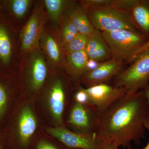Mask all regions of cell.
I'll return each mask as SVG.
<instances>
[{
  "instance_id": "cell-10",
  "label": "cell",
  "mask_w": 149,
  "mask_h": 149,
  "mask_svg": "<svg viewBox=\"0 0 149 149\" xmlns=\"http://www.w3.org/2000/svg\"><path fill=\"white\" fill-rule=\"evenodd\" d=\"M29 81L35 91L42 87L47 74V67L44 53L39 48L33 51L28 63Z\"/></svg>"
},
{
  "instance_id": "cell-9",
  "label": "cell",
  "mask_w": 149,
  "mask_h": 149,
  "mask_svg": "<svg viewBox=\"0 0 149 149\" xmlns=\"http://www.w3.org/2000/svg\"><path fill=\"white\" fill-rule=\"evenodd\" d=\"M123 66V62L111 58L102 63L96 69L87 72L83 77L86 88L108 83L119 74Z\"/></svg>"
},
{
  "instance_id": "cell-1",
  "label": "cell",
  "mask_w": 149,
  "mask_h": 149,
  "mask_svg": "<svg viewBox=\"0 0 149 149\" xmlns=\"http://www.w3.org/2000/svg\"><path fill=\"white\" fill-rule=\"evenodd\" d=\"M149 119V103L143 91L128 93L101 114L97 136L102 143H111L130 148L145 137Z\"/></svg>"
},
{
  "instance_id": "cell-14",
  "label": "cell",
  "mask_w": 149,
  "mask_h": 149,
  "mask_svg": "<svg viewBox=\"0 0 149 149\" xmlns=\"http://www.w3.org/2000/svg\"><path fill=\"white\" fill-rule=\"evenodd\" d=\"M131 15L137 30L149 40V0H137L131 10Z\"/></svg>"
},
{
  "instance_id": "cell-26",
  "label": "cell",
  "mask_w": 149,
  "mask_h": 149,
  "mask_svg": "<svg viewBox=\"0 0 149 149\" xmlns=\"http://www.w3.org/2000/svg\"><path fill=\"white\" fill-rule=\"evenodd\" d=\"M74 98L75 102L91 107L89 96L84 90V88L82 87L80 88L79 91H77L74 95Z\"/></svg>"
},
{
  "instance_id": "cell-29",
  "label": "cell",
  "mask_w": 149,
  "mask_h": 149,
  "mask_svg": "<svg viewBox=\"0 0 149 149\" xmlns=\"http://www.w3.org/2000/svg\"><path fill=\"white\" fill-rule=\"evenodd\" d=\"M36 149H58L46 141H40L37 144Z\"/></svg>"
},
{
  "instance_id": "cell-5",
  "label": "cell",
  "mask_w": 149,
  "mask_h": 149,
  "mask_svg": "<svg viewBox=\"0 0 149 149\" xmlns=\"http://www.w3.org/2000/svg\"><path fill=\"white\" fill-rule=\"evenodd\" d=\"M47 132L65 146L75 149H101L103 143L96 133L87 134L71 131L63 126L47 128Z\"/></svg>"
},
{
  "instance_id": "cell-31",
  "label": "cell",
  "mask_w": 149,
  "mask_h": 149,
  "mask_svg": "<svg viewBox=\"0 0 149 149\" xmlns=\"http://www.w3.org/2000/svg\"><path fill=\"white\" fill-rule=\"evenodd\" d=\"M143 91L145 97L146 98L147 101L149 103V84L147 85L146 88H144Z\"/></svg>"
},
{
  "instance_id": "cell-8",
  "label": "cell",
  "mask_w": 149,
  "mask_h": 149,
  "mask_svg": "<svg viewBox=\"0 0 149 149\" xmlns=\"http://www.w3.org/2000/svg\"><path fill=\"white\" fill-rule=\"evenodd\" d=\"M45 19L41 8L37 6L22 31L21 49L22 52H32L39 48L40 39L44 31Z\"/></svg>"
},
{
  "instance_id": "cell-21",
  "label": "cell",
  "mask_w": 149,
  "mask_h": 149,
  "mask_svg": "<svg viewBox=\"0 0 149 149\" xmlns=\"http://www.w3.org/2000/svg\"><path fill=\"white\" fill-rule=\"evenodd\" d=\"M44 1L51 18L54 21L57 20L61 15L66 1L63 0H45Z\"/></svg>"
},
{
  "instance_id": "cell-33",
  "label": "cell",
  "mask_w": 149,
  "mask_h": 149,
  "mask_svg": "<svg viewBox=\"0 0 149 149\" xmlns=\"http://www.w3.org/2000/svg\"><path fill=\"white\" fill-rule=\"evenodd\" d=\"M0 149H1V146H0Z\"/></svg>"
},
{
  "instance_id": "cell-23",
  "label": "cell",
  "mask_w": 149,
  "mask_h": 149,
  "mask_svg": "<svg viewBox=\"0 0 149 149\" xmlns=\"http://www.w3.org/2000/svg\"><path fill=\"white\" fill-rule=\"evenodd\" d=\"M136 1L137 0H112L111 6L131 12Z\"/></svg>"
},
{
  "instance_id": "cell-2",
  "label": "cell",
  "mask_w": 149,
  "mask_h": 149,
  "mask_svg": "<svg viewBox=\"0 0 149 149\" xmlns=\"http://www.w3.org/2000/svg\"><path fill=\"white\" fill-rule=\"evenodd\" d=\"M86 8L95 29L101 32L127 29L141 35L135 26L130 11L112 6Z\"/></svg>"
},
{
  "instance_id": "cell-32",
  "label": "cell",
  "mask_w": 149,
  "mask_h": 149,
  "mask_svg": "<svg viewBox=\"0 0 149 149\" xmlns=\"http://www.w3.org/2000/svg\"><path fill=\"white\" fill-rule=\"evenodd\" d=\"M145 126H146V129L147 130H148V131L149 133V119H148V120H147L146 122V124H145ZM128 149H132L131 148H128ZM141 149H149V140L148 143V144L145 148H143Z\"/></svg>"
},
{
  "instance_id": "cell-24",
  "label": "cell",
  "mask_w": 149,
  "mask_h": 149,
  "mask_svg": "<svg viewBox=\"0 0 149 149\" xmlns=\"http://www.w3.org/2000/svg\"><path fill=\"white\" fill-rule=\"evenodd\" d=\"M82 6L86 8L111 6L112 0H84L81 1Z\"/></svg>"
},
{
  "instance_id": "cell-20",
  "label": "cell",
  "mask_w": 149,
  "mask_h": 149,
  "mask_svg": "<svg viewBox=\"0 0 149 149\" xmlns=\"http://www.w3.org/2000/svg\"><path fill=\"white\" fill-rule=\"evenodd\" d=\"M90 36L79 34L72 41L63 47L66 54L85 50Z\"/></svg>"
},
{
  "instance_id": "cell-4",
  "label": "cell",
  "mask_w": 149,
  "mask_h": 149,
  "mask_svg": "<svg viewBox=\"0 0 149 149\" xmlns=\"http://www.w3.org/2000/svg\"><path fill=\"white\" fill-rule=\"evenodd\" d=\"M113 87L123 88L128 93L142 91L149 84V52L142 54L128 68L113 79Z\"/></svg>"
},
{
  "instance_id": "cell-12",
  "label": "cell",
  "mask_w": 149,
  "mask_h": 149,
  "mask_svg": "<svg viewBox=\"0 0 149 149\" xmlns=\"http://www.w3.org/2000/svg\"><path fill=\"white\" fill-rule=\"evenodd\" d=\"M85 51L88 58L100 62H104L112 58L109 48L102 32L97 29L90 35Z\"/></svg>"
},
{
  "instance_id": "cell-11",
  "label": "cell",
  "mask_w": 149,
  "mask_h": 149,
  "mask_svg": "<svg viewBox=\"0 0 149 149\" xmlns=\"http://www.w3.org/2000/svg\"><path fill=\"white\" fill-rule=\"evenodd\" d=\"M65 93L63 82L57 79L51 83L48 91L49 107L54 119L58 124H63V117L65 103Z\"/></svg>"
},
{
  "instance_id": "cell-18",
  "label": "cell",
  "mask_w": 149,
  "mask_h": 149,
  "mask_svg": "<svg viewBox=\"0 0 149 149\" xmlns=\"http://www.w3.org/2000/svg\"><path fill=\"white\" fill-rule=\"evenodd\" d=\"M12 46L6 29L0 25V58L3 63L7 64L10 60Z\"/></svg>"
},
{
  "instance_id": "cell-30",
  "label": "cell",
  "mask_w": 149,
  "mask_h": 149,
  "mask_svg": "<svg viewBox=\"0 0 149 149\" xmlns=\"http://www.w3.org/2000/svg\"><path fill=\"white\" fill-rule=\"evenodd\" d=\"M118 146L113 143H103L101 149H118Z\"/></svg>"
},
{
  "instance_id": "cell-15",
  "label": "cell",
  "mask_w": 149,
  "mask_h": 149,
  "mask_svg": "<svg viewBox=\"0 0 149 149\" xmlns=\"http://www.w3.org/2000/svg\"><path fill=\"white\" fill-rule=\"evenodd\" d=\"M18 121L19 139L22 143L25 145L37 129V120L32 110L28 107H25L22 110Z\"/></svg>"
},
{
  "instance_id": "cell-22",
  "label": "cell",
  "mask_w": 149,
  "mask_h": 149,
  "mask_svg": "<svg viewBox=\"0 0 149 149\" xmlns=\"http://www.w3.org/2000/svg\"><path fill=\"white\" fill-rule=\"evenodd\" d=\"M31 3L29 0H13L11 1L12 10L17 17L22 18L27 13Z\"/></svg>"
},
{
  "instance_id": "cell-17",
  "label": "cell",
  "mask_w": 149,
  "mask_h": 149,
  "mask_svg": "<svg viewBox=\"0 0 149 149\" xmlns=\"http://www.w3.org/2000/svg\"><path fill=\"white\" fill-rule=\"evenodd\" d=\"M66 56L67 68L71 74L75 76L83 74V76L87 73L89 58L85 50L66 54Z\"/></svg>"
},
{
  "instance_id": "cell-27",
  "label": "cell",
  "mask_w": 149,
  "mask_h": 149,
  "mask_svg": "<svg viewBox=\"0 0 149 149\" xmlns=\"http://www.w3.org/2000/svg\"><path fill=\"white\" fill-rule=\"evenodd\" d=\"M148 52H149V40L147 41L143 45L134 52L128 61V62L129 63H132L139 56Z\"/></svg>"
},
{
  "instance_id": "cell-16",
  "label": "cell",
  "mask_w": 149,
  "mask_h": 149,
  "mask_svg": "<svg viewBox=\"0 0 149 149\" xmlns=\"http://www.w3.org/2000/svg\"><path fill=\"white\" fill-rule=\"evenodd\" d=\"M67 17L80 34L90 36L95 31V28L88 17L87 9L83 6L70 8Z\"/></svg>"
},
{
  "instance_id": "cell-19",
  "label": "cell",
  "mask_w": 149,
  "mask_h": 149,
  "mask_svg": "<svg viewBox=\"0 0 149 149\" xmlns=\"http://www.w3.org/2000/svg\"><path fill=\"white\" fill-rule=\"evenodd\" d=\"M80 34L67 16L62 23L60 30V41L63 47L70 42Z\"/></svg>"
},
{
  "instance_id": "cell-28",
  "label": "cell",
  "mask_w": 149,
  "mask_h": 149,
  "mask_svg": "<svg viewBox=\"0 0 149 149\" xmlns=\"http://www.w3.org/2000/svg\"><path fill=\"white\" fill-rule=\"evenodd\" d=\"M102 63V62H100L94 60L89 59L87 63V68H86L87 73L93 71L97 68Z\"/></svg>"
},
{
  "instance_id": "cell-6",
  "label": "cell",
  "mask_w": 149,
  "mask_h": 149,
  "mask_svg": "<svg viewBox=\"0 0 149 149\" xmlns=\"http://www.w3.org/2000/svg\"><path fill=\"white\" fill-rule=\"evenodd\" d=\"M101 115L95 109L87 105L75 102L72 106L68 118V123L78 133H97Z\"/></svg>"
},
{
  "instance_id": "cell-3",
  "label": "cell",
  "mask_w": 149,
  "mask_h": 149,
  "mask_svg": "<svg viewBox=\"0 0 149 149\" xmlns=\"http://www.w3.org/2000/svg\"><path fill=\"white\" fill-rule=\"evenodd\" d=\"M102 33L109 48L112 58L122 62H128L134 52L147 42L139 33L127 29Z\"/></svg>"
},
{
  "instance_id": "cell-7",
  "label": "cell",
  "mask_w": 149,
  "mask_h": 149,
  "mask_svg": "<svg viewBox=\"0 0 149 149\" xmlns=\"http://www.w3.org/2000/svg\"><path fill=\"white\" fill-rule=\"evenodd\" d=\"M84 89L89 96L91 106L100 115L127 92L125 88H115L107 84Z\"/></svg>"
},
{
  "instance_id": "cell-13",
  "label": "cell",
  "mask_w": 149,
  "mask_h": 149,
  "mask_svg": "<svg viewBox=\"0 0 149 149\" xmlns=\"http://www.w3.org/2000/svg\"><path fill=\"white\" fill-rule=\"evenodd\" d=\"M40 42L43 53L52 64L55 65L63 64V57L62 45L56 36L44 30Z\"/></svg>"
},
{
  "instance_id": "cell-25",
  "label": "cell",
  "mask_w": 149,
  "mask_h": 149,
  "mask_svg": "<svg viewBox=\"0 0 149 149\" xmlns=\"http://www.w3.org/2000/svg\"><path fill=\"white\" fill-rule=\"evenodd\" d=\"M8 97L4 86L0 83V119L5 113L7 107Z\"/></svg>"
}]
</instances>
